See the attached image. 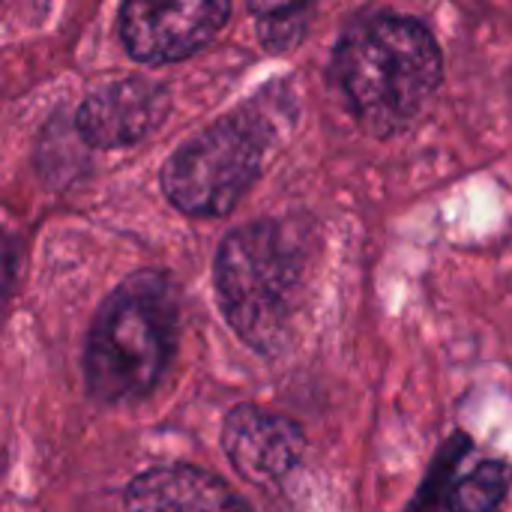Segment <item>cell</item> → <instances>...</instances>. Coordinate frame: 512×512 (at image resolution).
<instances>
[{
	"mask_svg": "<svg viewBox=\"0 0 512 512\" xmlns=\"http://www.w3.org/2000/svg\"><path fill=\"white\" fill-rule=\"evenodd\" d=\"M333 72L357 123L375 138H393L429 114L444 60L423 21L372 15L345 30Z\"/></svg>",
	"mask_w": 512,
	"mask_h": 512,
	"instance_id": "1",
	"label": "cell"
},
{
	"mask_svg": "<svg viewBox=\"0 0 512 512\" xmlns=\"http://www.w3.org/2000/svg\"><path fill=\"white\" fill-rule=\"evenodd\" d=\"M180 303L165 273L141 270L99 306L84 345V384L102 405L141 402L162 381L177 345Z\"/></svg>",
	"mask_w": 512,
	"mask_h": 512,
	"instance_id": "2",
	"label": "cell"
},
{
	"mask_svg": "<svg viewBox=\"0 0 512 512\" xmlns=\"http://www.w3.org/2000/svg\"><path fill=\"white\" fill-rule=\"evenodd\" d=\"M306 255L285 222L231 231L216 252V297L231 330L258 354H279L300 306Z\"/></svg>",
	"mask_w": 512,
	"mask_h": 512,
	"instance_id": "3",
	"label": "cell"
},
{
	"mask_svg": "<svg viewBox=\"0 0 512 512\" xmlns=\"http://www.w3.org/2000/svg\"><path fill=\"white\" fill-rule=\"evenodd\" d=\"M267 150L264 114L237 111L189 138L162 171L168 201L189 216L231 213L258 180Z\"/></svg>",
	"mask_w": 512,
	"mask_h": 512,
	"instance_id": "4",
	"label": "cell"
},
{
	"mask_svg": "<svg viewBox=\"0 0 512 512\" xmlns=\"http://www.w3.org/2000/svg\"><path fill=\"white\" fill-rule=\"evenodd\" d=\"M231 0H123L120 36L126 51L150 66L201 51L228 21Z\"/></svg>",
	"mask_w": 512,
	"mask_h": 512,
	"instance_id": "5",
	"label": "cell"
},
{
	"mask_svg": "<svg viewBox=\"0 0 512 512\" xmlns=\"http://www.w3.org/2000/svg\"><path fill=\"white\" fill-rule=\"evenodd\" d=\"M306 450V432L294 420L258 405H237L222 423V453L252 486L282 483L306 459Z\"/></svg>",
	"mask_w": 512,
	"mask_h": 512,
	"instance_id": "6",
	"label": "cell"
},
{
	"mask_svg": "<svg viewBox=\"0 0 512 512\" xmlns=\"http://www.w3.org/2000/svg\"><path fill=\"white\" fill-rule=\"evenodd\" d=\"M168 105V90L150 78L108 81L81 102L75 129L93 147H129L165 120Z\"/></svg>",
	"mask_w": 512,
	"mask_h": 512,
	"instance_id": "7",
	"label": "cell"
},
{
	"mask_svg": "<svg viewBox=\"0 0 512 512\" xmlns=\"http://www.w3.org/2000/svg\"><path fill=\"white\" fill-rule=\"evenodd\" d=\"M126 512H255L234 489L195 465H162L123 489Z\"/></svg>",
	"mask_w": 512,
	"mask_h": 512,
	"instance_id": "8",
	"label": "cell"
},
{
	"mask_svg": "<svg viewBox=\"0 0 512 512\" xmlns=\"http://www.w3.org/2000/svg\"><path fill=\"white\" fill-rule=\"evenodd\" d=\"M474 441L465 432H453L438 453L429 462V471L417 489V495L411 498L408 510L405 512H441L450 504V492L456 486V471L462 468V462L471 456Z\"/></svg>",
	"mask_w": 512,
	"mask_h": 512,
	"instance_id": "9",
	"label": "cell"
},
{
	"mask_svg": "<svg viewBox=\"0 0 512 512\" xmlns=\"http://www.w3.org/2000/svg\"><path fill=\"white\" fill-rule=\"evenodd\" d=\"M510 465L501 459L483 462L474 474L459 480L450 492V512H495L510 492Z\"/></svg>",
	"mask_w": 512,
	"mask_h": 512,
	"instance_id": "10",
	"label": "cell"
},
{
	"mask_svg": "<svg viewBox=\"0 0 512 512\" xmlns=\"http://www.w3.org/2000/svg\"><path fill=\"white\" fill-rule=\"evenodd\" d=\"M315 3L318 0H252V12L258 18L261 39L273 51L297 45L306 33Z\"/></svg>",
	"mask_w": 512,
	"mask_h": 512,
	"instance_id": "11",
	"label": "cell"
}]
</instances>
